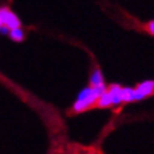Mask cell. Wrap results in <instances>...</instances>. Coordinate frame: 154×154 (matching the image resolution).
<instances>
[{"mask_svg":"<svg viewBox=\"0 0 154 154\" xmlns=\"http://www.w3.org/2000/svg\"><path fill=\"white\" fill-rule=\"evenodd\" d=\"M105 91V88L102 87V88H85L83 89L79 95H78V99L74 104V112L79 113V112H83L88 109L90 105H93L103 93Z\"/></svg>","mask_w":154,"mask_h":154,"instance_id":"6da1fadb","label":"cell"},{"mask_svg":"<svg viewBox=\"0 0 154 154\" xmlns=\"http://www.w3.org/2000/svg\"><path fill=\"white\" fill-rule=\"evenodd\" d=\"M0 24L6 26L9 30H13L20 26V20L8 8H0Z\"/></svg>","mask_w":154,"mask_h":154,"instance_id":"7a4b0ae2","label":"cell"},{"mask_svg":"<svg viewBox=\"0 0 154 154\" xmlns=\"http://www.w3.org/2000/svg\"><path fill=\"white\" fill-rule=\"evenodd\" d=\"M153 90H154V82H152V80L139 84L138 88L134 89V100H140V99L149 95Z\"/></svg>","mask_w":154,"mask_h":154,"instance_id":"3957f363","label":"cell"},{"mask_svg":"<svg viewBox=\"0 0 154 154\" xmlns=\"http://www.w3.org/2000/svg\"><path fill=\"white\" fill-rule=\"evenodd\" d=\"M122 89L119 85H112L108 90V93L110 94L112 97V104L113 105H117V104H120L123 100H122Z\"/></svg>","mask_w":154,"mask_h":154,"instance_id":"277c9868","label":"cell"},{"mask_svg":"<svg viewBox=\"0 0 154 154\" xmlns=\"http://www.w3.org/2000/svg\"><path fill=\"white\" fill-rule=\"evenodd\" d=\"M90 84H91V88H102L104 87V82H103V76H102V73L99 69L91 74L90 76Z\"/></svg>","mask_w":154,"mask_h":154,"instance_id":"5b68a950","label":"cell"},{"mask_svg":"<svg viewBox=\"0 0 154 154\" xmlns=\"http://www.w3.org/2000/svg\"><path fill=\"white\" fill-rule=\"evenodd\" d=\"M97 102H98V106H109L112 105V97L108 91H104Z\"/></svg>","mask_w":154,"mask_h":154,"instance_id":"8992f818","label":"cell"},{"mask_svg":"<svg viewBox=\"0 0 154 154\" xmlns=\"http://www.w3.org/2000/svg\"><path fill=\"white\" fill-rule=\"evenodd\" d=\"M122 100L123 102H133L134 100V89L123 88L122 89Z\"/></svg>","mask_w":154,"mask_h":154,"instance_id":"52a82bcc","label":"cell"},{"mask_svg":"<svg viewBox=\"0 0 154 154\" xmlns=\"http://www.w3.org/2000/svg\"><path fill=\"white\" fill-rule=\"evenodd\" d=\"M10 38L15 42H21L24 39V32H23L20 28L13 29V30H10Z\"/></svg>","mask_w":154,"mask_h":154,"instance_id":"ba28073f","label":"cell"},{"mask_svg":"<svg viewBox=\"0 0 154 154\" xmlns=\"http://www.w3.org/2000/svg\"><path fill=\"white\" fill-rule=\"evenodd\" d=\"M148 30L150 32V34L154 35V21H150L149 24H148Z\"/></svg>","mask_w":154,"mask_h":154,"instance_id":"9c48e42d","label":"cell"},{"mask_svg":"<svg viewBox=\"0 0 154 154\" xmlns=\"http://www.w3.org/2000/svg\"><path fill=\"white\" fill-rule=\"evenodd\" d=\"M8 32H9V29L6 26H2V29H0V33L2 34H8Z\"/></svg>","mask_w":154,"mask_h":154,"instance_id":"30bf717a","label":"cell"},{"mask_svg":"<svg viewBox=\"0 0 154 154\" xmlns=\"http://www.w3.org/2000/svg\"><path fill=\"white\" fill-rule=\"evenodd\" d=\"M87 154H98V153H94V152H91V153H87Z\"/></svg>","mask_w":154,"mask_h":154,"instance_id":"8fae6325","label":"cell"},{"mask_svg":"<svg viewBox=\"0 0 154 154\" xmlns=\"http://www.w3.org/2000/svg\"><path fill=\"white\" fill-rule=\"evenodd\" d=\"M2 26H3V25H2V24H0V29H2Z\"/></svg>","mask_w":154,"mask_h":154,"instance_id":"7c38bea8","label":"cell"}]
</instances>
